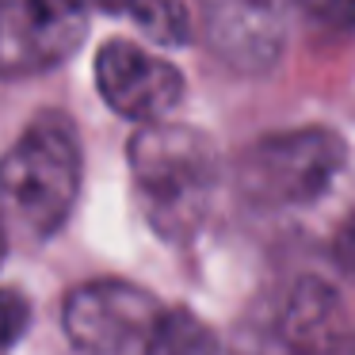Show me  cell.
I'll use <instances>...</instances> for the list:
<instances>
[{"label":"cell","mask_w":355,"mask_h":355,"mask_svg":"<svg viewBox=\"0 0 355 355\" xmlns=\"http://www.w3.org/2000/svg\"><path fill=\"white\" fill-rule=\"evenodd\" d=\"M138 210L161 237L187 241L207 222L222 184V161L207 134L180 123H153L130 141Z\"/></svg>","instance_id":"1"},{"label":"cell","mask_w":355,"mask_h":355,"mask_svg":"<svg viewBox=\"0 0 355 355\" xmlns=\"http://www.w3.org/2000/svg\"><path fill=\"white\" fill-rule=\"evenodd\" d=\"M80 191L77 126L50 111L24 130V138L0 157V210L31 237L62 230Z\"/></svg>","instance_id":"2"},{"label":"cell","mask_w":355,"mask_h":355,"mask_svg":"<svg viewBox=\"0 0 355 355\" xmlns=\"http://www.w3.org/2000/svg\"><path fill=\"white\" fill-rule=\"evenodd\" d=\"M172 309L146 286L100 279L65 298V336L80 355H161Z\"/></svg>","instance_id":"3"},{"label":"cell","mask_w":355,"mask_h":355,"mask_svg":"<svg viewBox=\"0 0 355 355\" xmlns=\"http://www.w3.org/2000/svg\"><path fill=\"white\" fill-rule=\"evenodd\" d=\"M347 161L344 141L324 126L271 134L256 141L237 164V184L256 207H298L332 187Z\"/></svg>","instance_id":"4"},{"label":"cell","mask_w":355,"mask_h":355,"mask_svg":"<svg viewBox=\"0 0 355 355\" xmlns=\"http://www.w3.org/2000/svg\"><path fill=\"white\" fill-rule=\"evenodd\" d=\"M134 0H0V77H35L85 42L96 12L130 16Z\"/></svg>","instance_id":"5"},{"label":"cell","mask_w":355,"mask_h":355,"mask_svg":"<svg viewBox=\"0 0 355 355\" xmlns=\"http://www.w3.org/2000/svg\"><path fill=\"white\" fill-rule=\"evenodd\" d=\"M96 88L119 115L134 123L164 119L184 100V77L176 65L126 39H111L96 54Z\"/></svg>","instance_id":"6"},{"label":"cell","mask_w":355,"mask_h":355,"mask_svg":"<svg viewBox=\"0 0 355 355\" xmlns=\"http://www.w3.org/2000/svg\"><path fill=\"white\" fill-rule=\"evenodd\" d=\"M309 0H202L214 50L241 69H268L283 50L286 12Z\"/></svg>","instance_id":"7"},{"label":"cell","mask_w":355,"mask_h":355,"mask_svg":"<svg viewBox=\"0 0 355 355\" xmlns=\"http://www.w3.org/2000/svg\"><path fill=\"white\" fill-rule=\"evenodd\" d=\"M130 19L146 39L164 46H184L191 39V12L184 8V0H134Z\"/></svg>","instance_id":"8"},{"label":"cell","mask_w":355,"mask_h":355,"mask_svg":"<svg viewBox=\"0 0 355 355\" xmlns=\"http://www.w3.org/2000/svg\"><path fill=\"white\" fill-rule=\"evenodd\" d=\"M31 324V302L19 291H0V347H12Z\"/></svg>","instance_id":"9"},{"label":"cell","mask_w":355,"mask_h":355,"mask_svg":"<svg viewBox=\"0 0 355 355\" xmlns=\"http://www.w3.org/2000/svg\"><path fill=\"white\" fill-rule=\"evenodd\" d=\"M332 260H336L340 271H347L355 279V210L340 222L336 237H332Z\"/></svg>","instance_id":"10"},{"label":"cell","mask_w":355,"mask_h":355,"mask_svg":"<svg viewBox=\"0 0 355 355\" xmlns=\"http://www.w3.org/2000/svg\"><path fill=\"white\" fill-rule=\"evenodd\" d=\"M4 248H8V237H4V218H0V260H4Z\"/></svg>","instance_id":"11"}]
</instances>
